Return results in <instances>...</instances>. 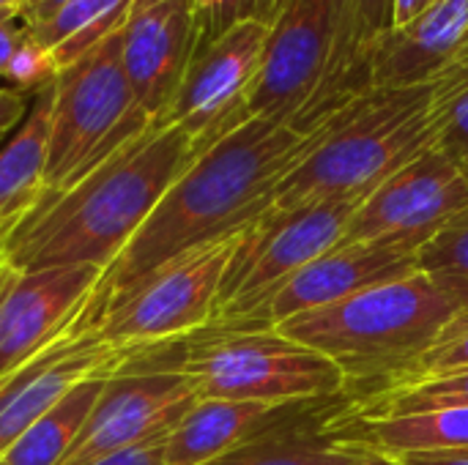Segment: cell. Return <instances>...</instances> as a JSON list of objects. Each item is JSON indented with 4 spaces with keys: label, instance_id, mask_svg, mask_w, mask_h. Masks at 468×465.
Returning <instances> with one entry per match:
<instances>
[{
    "label": "cell",
    "instance_id": "obj_5",
    "mask_svg": "<svg viewBox=\"0 0 468 465\" xmlns=\"http://www.w3.org/2000/svg\"><path fill=\"white\" fill-rule=\"evenodd\" d=\"M132 365L186 375L200 400L282 406L346 395V378L326 356L261 326L208 323L143 351Z\"/></svg>",
    "mask_w": 468,
    "mask_h": 465
},
{
    "label": "cell",
    "instance_id": "obj_32",
    "mask_svg": "<svg viewBox=\"0 0 468 465\" xmlns=\"http://www.w3.org/2000/svg\"><path fill=\"white\" fill-rule=\"evenodd\" d=\"M403 465H468V447L463 449H422L392 455Z\"/></svg>",
    "mask_w": 468,
    "mask_h": 465
},
{
    "label": "cell",
    "instance_id": "obj_18",
    "mask_svg": "<svg viewBox=\"0 0 468 465\" xmlns=\"http://www.w3.org/2000/svg\"><path fill=\"white\" fill-rule=\"evenodd\" d=\"M346 411V395L293 403L282 419L203 465H343L337 422Z\"/></svg>",
    "mask_w": 468,
    "mask_h": 465
},
{
    "label": "cell",
    "instance_id": "obj_28",
    "mask_svg": "<svg viewBox=\"0 0 468 465\" xmlns=\"http://www.w3.org/2000/svg\"><path fill=\"white\" fill-rule=\"evenodd\" d=\"M461 370H468V332L455 334V337H447V340H439L428 354H422L414 365H409L387 389L406 386V384H417V381L436 378V375L461 373Z\"/></svg>",
    "mask_w": 468,
    "mask_h": 465
},
{
    "label": "cell",
    "instance_id": "obj_14",
    "mask_svg": "<svg viewBox=\"0 0 468 465\" xmlns=\"http://www.w3.org/2000/svg\"><path fill=\"white\" fill-rule=\"evenodd\" d=\"M96 312L99 299L71 332L0 384V458L77 384L115 375L143 354L107 345L93 329Z\"/></svg>",
    "mask_w": 468,
    "mask_h": 465
},
{
    "label": "cell",
    "instance_id": "obj_36",
    "mask_svg": "<svg viewBox=\"0 0 468 465\" xmlns=\"http://www.w3.org/2000/svg\"><path fill=\"white\" fill-rule=\"evenodd\" d=\"M69 0H25V5H22V22H25V27H33V25H38V22H44V19H49L60 5H66Z\"/></svg>",
    "mask_w": 468,
    "mask_h": 465
},
{
    "label": "cell",
    "instance_id": "obj_16",
    "mask_svg": "<svg viewBox=\"0 0 468 465\" xmlns=\"http://www.w3.org/2000/svg\"><path fill=\"white\" fill-rule=\"evenodd\" d=\"M197 52L189 0H132L121 25V60L145 115L159 126Z\"/></svg>",
    "mask_w": 468,
    "mask_h": 465
},
{
    "label": "cell",
    "instance_id": "obj_13",
    "mask_svg": "<svg viewBox=\"0 0 468 465\" xmlns=\"http://www.w3.org/2000/svg\"><path fill=\"white\" fill-rule=\"evenodd\" d=\"M463 208H468V170L433 145L362 200L337 244L373 238H411L425 244Z\"/></svg>",
    "mask_w": 468,
    "mask_h": 465
},
{
    "label": "cell",
    "instance_id": "obj_4",
    "mask_svg": "<svg viewBox=\"0 0 468 465\" xmlns=\"http://www.w3.org/2000/svg\"><path fill=\"white\" fill-rule=\"evenodd\" d=\"M455 318L452 299L422 271L274 326L326 356L346 378L348 406L384 392L428 354Z\"/></svg>",
    "mask_w": 468,
    "mask_h": 465
},
{
    "label": "cell",
    "instance_id": "obj_2",
    "mask_svg": "<svg viewBox=\"0 0 468 465\" xmlns=\"http://www.w3.org/2000/svg\"><path fill=\"white\" fill-rule=\"evenodd\" d=\"M195 159V143L184 129L151 126L82 181L44 197L14 222L0 241L3 263L16 271L93 266L107 274Z\"/></svg>",
    "mask_w": 468,
    "mask_h": 465
},
{
    "label": "cell",
    "instance_id": "obj_26",
    "mask_svg": "<svg viewBox=\"0 0 468 465\" xmlns=\"http://www.w3.org/2000/svg\"><path fill=\"white\" fill-rule=\"evenodd\" d=\"M189 5L197 27V49L241 22L261 19L271 25L277 16V0H189Z\"/></svg>",
    "mask_w": 468,
    "mask_h": 465
},
{
    "label": "cell",
    "instance_id": "obj_19",
    "mask_svg": "<svg viewBox=\"0 0 468 465\" xmlns=\"http://www.w3.org/2000/svg\"><path fill=\"white\" fill-rule=\"evenodd\" d=\"M293 403H247V400H197L165 441L167 465H203L255 433L266 430Z\"/></svg>",
    "mask_w": 468,
    "mask_h": 465
},
{
    "label": "cell",
    "instance_id": "obj_23",
    "mask_svg": "<svg viewBox=\"0 0 468 465\" xmlns=\"http://www.w3.org/2000/svg\"><path fill=\"white\" fill-rule=\"evenodd\" d=\"M132 0H69L49 19L27 27V36L55 52L58 66H69L121 30Z\"/></svg>",
    "mask_w": 468,
    "mask_h": 465
},
{
    "label": "cell",
    "instance_id": "obj_37",
    "mask_svg": "<svg viewBox=\"0 0 468 465\" xmlns=\"http://www.w3.org/2000/svg\"><path fill=\"white\" fill-rule=\"evenodd\" d=\"M436 0H395V27L417 19L422 11H428Z\"/></svg>",
    "mask_w": 468,
    "mask_h": 465
},
{
    "label": "cell",
    "instance_id": "obj_34",
    "mask_svg": "<svg viewBox=\"0 0 468 465\" xmlns=\"http://www.w3.org/2000/svg\"><path fill=\"white\" fill-rule=\"evenodd\" d=\"M439 285V282H436ZM455 304V318L450 321V326L444 329L441 340L447 337H455V334H463L468 332V282H455V285H439Z\"/></svg>",
    "mask_w": 468,
    "mask_h": 465
},
{
    "label": "cell",
    "instance_id": "obj_22",
    "mask_svg": "<svg viewBox=\"0 0 468 465\" xmlns=\"http://www.w3.org/2000/svg\"><path fill=\"white\" fill-rule=\"evenodd\" d=\"M337 428L343 436L356 439L387 455L468 447V408H450V411L395 417V419H356V422H346L340 417Z\"/></svg>",
    "mask_w": 468,
    "mask_h": 465
},
{
    "label": "cell",
    "instance_id": "obj_31",
    "mask_svg": "<svg viewBox=\"0 0 468 465\" xmlns=\"http://www.w3.org/2000/svg\"><path fill=\"white\" fill-rule=\"evenodd\" d=\"M30 96L19 93V90H11V88H0V143L16 132L30 110Z\"/></svg>",
    "mask_w": 468,
    "mask_h": 465
},
{
    "label": "cell",
    "instance_id": "obj_21",
    "mask_svg": "<svg viewBox=\"0 0 468 465\" xmlns=\"http://www.w3.org/2000/svg\"><path fill=\"white\" fill-rule=\"evenodd\" d=\"M112 375H96L66 392L30 430L0 458L5 465H60L77 444L104 384Z\"/></svg>",
    "mask_w": 468,
    "mask_h": 465
},
{
    "label": "cell",
    "instance_id": "obj_8",
    "mask_svg": "<svg viewBox=\"0 0 468 465\" xmlns=\"http://www.w3.org/2000/svg\"><path fill=\"white\" fill-rule=\"evenodd\" d=\"M239 236L197 249L151 274L99 315L93 323L96 334L112 348L151 351L208 326Z\"/></svg>",
    "mask_w": 468,
    "mask_h": 465
},
{
    "label": "cell",
    "instance_id": "obj_6",
    "mask_svg": "<svg viewBox=\"0 0 468 465\" xmlns=\"http://www.w3.org/2000/svg\"><path fill=\"white\" fill-rule=\"evenodd\" d=\"M151 126L126 77L115 30L55 79L44 197L66 192Z\"/></svg>",
    "mask_w": 468,
    "mask_h": 465
},
{
    "label": "cell",
    "instance_id": "obj_10",
    "mask_svg": "<svg viewBox=\"0 0 468 465\" xmlns=\"http://www.w3.org/2000/svg\"><path fill=\"white\" fill-rule=\"evenodd\" d=\"M266 38L269 22L250 19L200 47L159 126L184 129L200 156L217 140L250 121L247 96L258 79Z\"/></svg>",
    "mask_w": 468,
    "mask_h": 465
},
{
    "label": "cell",
    "instance_id": "obj_15",
    "mask_svg": "<svg viewBox=\"0 0 468 465\" xmlns=\"http://www.w3.org/2000/svg\"><path fill=\"white\" fill-rule=\"evenodd\" d=\"M422 244L411 238H373L359 244H337L296 274H291L255 312L239 326L274 329L282 321L346 301L376 285H387L417 274V252ZM236 326V323H233Z\"/></svg>",
    "mask_w": 468,
    "mask_h": 465
},
{
    "label": "cell",
    "instance_id": "obj_27",
    "mask_svg": "<svg viewBox=\"0 0 468 465\" xmlns=\"http://www.w3.org/2000/svg\"><path fill=\"white\" fill-rule=\"evenodd\" d=\"M60 74V66L55 60V52L36 41L33 36H25V41L11 55L8 66L3 69V79L11 90H19L25 96H38L41 90L52 88Z\"/></svg>",
    "mask_w": 468,
    "mask_h": 465
},
{
    "label": "cell",
    "instance_id": "obj_24",
    "mask_svg": "<svg viewBox=\"0 0 468 465\" xmlns=\"http://www.w3.org/2000/svg\"><path fill=\"white\" fill-rule=\"evenodd\" d=\"M450 408H468V370L387 389L356 406H348L343 419L346 422L395 419V417L433 414V411H450Z\"/></svg>",
    "mask_w": 468,
    "mask_h": 465
},
{
    "label": "cell",
    "instance_id": "obj_29",
    "mask_svg": "<svg viewBox=\"0 0 468 465\" xmlns=\"http://www.w3.org/2000/svg\"><path fill=\"white\" fill-rule=\"evenodd\" d=\"M436 148L444 151L455 164L468 170V88L455 99L450 121H447Z\"/></svg>",
    "mask_w": 468,
    "mask_h": 465
},
{
    "label": "cell",
    "instance_id": "obj_25",
    "mask_svg": "<svg viewBox=\"0 0 468 465\" xmlns=\"http://www.w3.org/2000/svg\"><path fill=\"white\" fill-rule=\"evenodd\" d=\"M417 269L439 285L468 282V208L455 214L420 247Z\"/></svg>",
    "mask_w": 468,
    "mask_h": 465
},
{
    "label": "cell",
    "instance_id": "obj_35",
    "mask_svg": "<svg viewBox=\"0 0 468 465\" xmlns=\"http://www.w3.org/2000/svg\"><path fill=\"white\" fill-rule=\"evenodd\" d=\"M25 36H27L25 22H16V19H3L0 22V74L8 66V60L16 52V47L25 41Z\"/></svg>",
    "mask_w": 468,
    "mask_h": 465
},
{
    "label": "cell",
    "instance_id": "obj_39",
    "mask_svg": "<svg viewBox=\"0 0 468 465\" xmlns=\"http://www.w3.org/2000/svg\"><path fill=\"white\" fill-rule=\"evenodd\" d=\"M5 230H8V227H5ZM5 230H0V241H3V233H5ZM0 269H3V252H0Z\"/></svg>",
    "mask_w": 468,
    "mask_h": 465
},
{
    "label": "cell",
    "instance_id": "obj_41",
    "mask_svg": "<svg viewBox=\"0 0 468 465\" xmlns=\"http://www.w3.org/2000/svg\"><path fill=\"white\" fill-rule=\"evenodd\" d=\"M0 465H5V463H0Z\"/></svg>",
    "mask_w": 468,
    "mask_h": 465
},
{
    "label": "cell",
    "instance_id": "obj_1",
    "mask_svg": "<svg viewBox=\"0 0 468 465\" xmlns=\"http://www.w3.org/2000/svg\"><path fill=\"white\" fill-rule=\"evenodd\" d=\"M340 112L310 134L271 118H250L206 148L104 274L99 315L159 269L244 233L271 206L282 178L329 137Z\"/></svg>",
    "mask_w": 468,
    "mask_h": 465
},
{
    "label": "cell",
    "instance_id": "obj_33",
    "mask_svg": "<svg viewBox=\"0 0 468 465\" xmlns=\"http://www.w3.org/2000/svg\"><path fill=\"white\" fill-rule=\"evenodd\" d=\"M343 452H346V463L343 465H403L398 458H392L381 449H373V447H367L356 439H348V436H343Z\"/></svg>",
    "mask_w": 468,
    "mask_h": 465
},
{
    "label": "cell",
    "instance_id": "obj_9",
    "mask_svg": "<svg viewBox=\"0 0 468 465\" xmlns=\"http://www.w3.org/2000/svg\"><path fill=\"white\" fill-rule=\"evenodd\" d=\"M346 0H285L269 25L263 63L247 96L250 118L293 123L318 90L343 30Z\"/></svg>",
    "mask_w": 468,
    "mask_h": 465
},
{
    "label": "cell",
    "instance_id": "obj_40",
    "mask_svg": "<svg viewBox=\"0 0 468 465\" xmlns=\"http://www.w3.org/2000/svg\"><path fill=\"white\" fill-rule=\"evenodd\" d=\"M282 5H285V0H277V11H280Z\"/></svg>",
    "mask_w": 468,
    "mask_h": 465
},
{
    "label": "cell",
    "instance_id": "obj_3",
    "mask_svg": "<svg viewBox=\"0 0 468 465\" xmlns=\"http://www.w3.org/2000/svg\"><path fill=\"white\" fill-rule=\"evenodd\" d=\"M468 88V55L439 77L409 88H373L351 101L329 137L274 189L269 208L332 197H367L378 184L431 151Z\"/></svg>",
    "mask_w": 468,
    "mask_h": 465
},
{
    "label": "cell",
    "instance_id": "obj_20",
    "mask_svg": "<svg viewBox=\"0 0 468 465\" xmlns=\"http://www.w3.org/2000/svg\"><path fill=\"white\" fill-rule=\"evenodd\" d=\"M55 85L33 96L16 134L0 148V230L27 217L44 197Z\"/></svg>",
    "mask_w": 468,
    "mask_h": 465
},
{
    "label": "cell",
    "instance_id": "obj_12",
    "mask_svg": "<svg viewBox=\"0 0 468 465\" xmlns=\"http://www.w3.org/2000/svg\"><path fill=\"white\" fill-rule=\"evenodd\" d=\"M197 400L186 375L129 365L104 384L77 444L60 465H85L167 439Z\"/></svg>",
    "mask_w": 468,
    "mask_h": 465
},
{
    "label": "cell",
    "instance_id": "obj_11",
    "mask_svg": "<svg viewBox=\"0 0 468 465\" xmlns=\"http://www.w3.org/2000/svg\"><path fill=\"white\" fill-rule=\"evenodd\" d=\"M104 271L58 266L0 269V384L71 332L99 299Z\"/></svg>",
    "mask_w": 468,
    "mask_h": 465
},
{
    "label": "cell",
    "instance_id": "obj_30",
    "mask_svg": "<svg viewBox=\"0 0 468 465\" xmlns=\"http://www.w3.org/2000/svg\"><path fill=\"white\" fill-rule=\"evenodd\" d=\"M165 441L167 439H156L143 447H134V449H126V452L110 455V458H99V460H90L85 465H167L165 463Z\"/></svg>",
    "mask_w": 468,
    "mask_h": 465
},
{
    "label": "cell",
    "instance_id": "obj_17",
    "mask_svg": "<svg viewBox=\"0 0 468 465\" xmlns=\"http://www.w3.org/2000/svg\"><path fill=\"white\" fill-rule=\"evenodd\" d=\"M468 55V0H436L392 27L373 55V88L422 85Z\"/></svg>",
    "mask_w": 468,
    "mask_h": 465
},
{
    "label": "cell",
    "instance_id": "obj_7",
    "mask_svg": "<svg viewBox=\"0 0 468 465\" xmlns=\"http://www.w3.org/2000/svg\"><path fill=\"white\" fill-rule=\"evenodd\" d=\"M365 197L266 208L236 241L211 323H247L299 269L337 247Z\"/></svg>",
    "mask_w": 468,
    "mask_h": 465
},
{
    "label": "cell",
    "instance_id": "obj_38",
    "mask_svg": "<svg viewBox=\"0 0 468 465\" xmlns=\"http://www.w3.org/2000/svg\"><path fill=\"white\" fill-rule=\"evenodd\" d=\"M22 5H25V0H0V22L22 16Z\"/></svg>",
    "mask_w": 468,
    "mask_h": 465
}]
</instances>
